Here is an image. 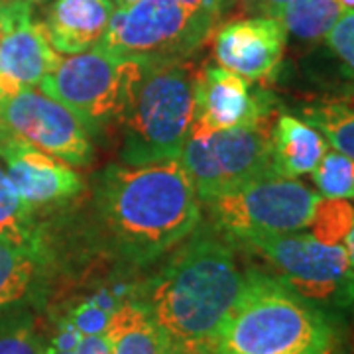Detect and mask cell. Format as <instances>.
Returning a JSON list of instances; mask_svg holds the SVG:
<instances>
[{
  "mask_svg": "<svg viewBox=\"0 0 354 354\" xmlns=\"http://www.w3.org/2000/svg\"><path fill=\"white\" fill-rule=\"evenodd\" d=\"M270 142L274 174L286 179L311 174L329 152V144L321 132L301 118L286 113L278 114Z\"/></svg>",
  "mask_w": 354,
  "mask_h": 354,
  "instance_id": "cell-17",
  "label": "cell"
},
{
  "mask_svg": "<svg viewBox=\"0 0 354 354\" xmlns=\"http://www.w3.org/2000/svg\"><path fill=\"white\" fill-rule=\"evenodd\" d=\"M111 354H177L146 307L132 295L114 309L106 327Z\"/></svg>",
  "mask_w": 354,
  "mask_h": 354,
  "instance_id": "cell-18",
  "label": "cell"
},
{
  "mask_svg": "<svg viewBox=\"0 0 354 354\" xmlns=\"http://www.w3.org/2000/svg\"><path fill=\"white\" fill-rule=\"evenodd\" d=\"M0 158L14 189L32 209L62 203L79 195L85 183L83 177L64 160L38 150L26 140L0 127Z\"/></svg>",
  "mask_w": 354,
  "mask_h": 354,
  "instance_id": "cell-13",
  "label": "cell"
},
{
  "mask_svg": "<svg viewBox=\"0 0 354 354\" xmlns=\"http://www.w3.org/2000/svg\"><path fill=\"white\" fill-rule=\"evenodd\" d=\"M325 39L344 69L354 77V10L342 14Z\"/></svg>",
  "mask_w": 354,
  "mask_h": 354,
  "instance_id": "cell-25",
  "label": "cell"
},
{
  "mask_svg": "<svg viewBox=\"0 0 354 354\" xmlns=\"http://www.w3.org/2000/svg\"><path fill=\"white\" fill-rule=\"evenodd\" d=\"M134 297L164 330L177 354H205L241 297L242 270L232 241L215 227L195 228Z\"/></svg>",
  "mask_w": 354,
  "mask_h": 354,
  "instance_id": "cell-1",
  "label": "cell"
},
{
  "mask_svg": "<svg viewBox=\"0 0 354 354\" xmlns=\"http://www.w3.org/2000/svg\"><path fill=\"white\" fill-rule=\"evenodd\" d=\"M113 2L116 8H128V6L136 4V2H140V0H113Z\"/></svg>",
  "mask_w": 354,
  "mask_h": 354,
  "instance_id": "cell-30",
  "label": "cell"
},
{
  "mask_svg": "<svg viewBox=\"0 0 354 354\" xmlns=\"http://www.w3.org/2000/svg\"><path fill=\"white\" fill-rule=\"evenodd\" d=\"M301 116L321 132L329 146L354 160V93L317 99L305 104Z\"/></svg>",
  "mask_w": 354,
  "mask_h": 354,
  "instance_id": "cell-19",
  "label": "cell"
},
{
  "mask_svg": "<svg viewBox=\"0 0 354 354\" xmlns=\"http://www.w3.org/2000/svg\"><path fill=\"white\" fill-rule=\"evenodd\" d=\"M244 2V10L252 12L256 16H270V18H278L279 12L283 10V6L290 0H242Z\"/></svg>",
  "mask_w": 354,
  "mask_h": 354,
  "instance_id": "cell-28",
  "label": "cell"
},
{
  "mask_svg": "<svg viewBox=\"0 0 354 354\" xmlns=\"http://www.w3.org/2000/svg\"><path fill=\"white\" fill-rule=\"evenodd\" d=\"M195 120L209 130L254 127L274 118V97L221 65L197 69Z\"/></svg>",
  "mask_w": 354,
  "mask_h": 354,
  "instance_id": "cell-11",
  "label": "cell"
},
{
  "mask_svg": "<svg viewBox=\"0 0 354 354\" xmlns=\"http://www.w3.org/2000/svg\"><path fill=\"white\" fill-rule=\"evenodd\" d=\"M342 14L344 10L339 0H290L279 12L278 20L291 36L315 41L329 34Z\"/></svg>",
  "mask_w": 354,
  "mask_h": 354,
  "instance_id": "cell-20",
  "label": "cell"
},
{
  "mask_svg": "<svg viewBox=\"0 0 354 354\" xmlns=\"http://www.w3.org/2000/svg\"><path fill=\"white\" fill-rule=\"evenodd\" d=\"M288 32L278 18L250 16L228 20L215 30V57L221 67L250 83H270L278 75Z\"/></svg>",
  "mask_w": 354,
  "mask_h": 354,
  "instance_id": "cell-12",
  "label": "cell"
},
{
  "mask_svg": "<svg viewBox=\"0 0 354 354\" xmlns=\"http://www.w3.org/2000/svg\"><path fill=\"white\" fill-rule=\"evenodd\" d=\"M225 8L223 0H140L114 10L97 48L146 65L189 59L215 34Z\"/></svg>",
  "mask_w": 354,
  "mask_h": 354,
  "instance_id": "cell-5",
  "label": "cell"
},
{
  "mask_svg": "<svg viewBox=\"0 0 354 354\" xmlns=\"http://www.w3.org/2000/svg\"><path fill=\"white\" fill-rule=\"evenodd\" d=\"M0 127L65 164L87 167L93 160L87 128L67 106L36 88L0 97Z\"/></svg>",
  "mask_w": 354,
  "mask_h": 354,
  "instance_id": "cell-10",
  "label": "cell"
},
{
  "mask_svg": "<svg viewBox=\"0 0 354 354\" xmlns=\"http://www.w3.org/2000/svg\"><path fill=\"white\" fill-rule=\"evenodd\" d=\"M354 221V211L346 203L329 199V201H321L317 209L315 221L311 227H315L313 234L319 241L330 242V244H339L341 236H346L348 228Z\"/></svg>",
  "mask_w": 354,
  "mask_h": 354,
  "instance_id": "cell-24",
  "label": "cell"
},
{
  "mask_svg": "<svg viewBox=\"0 0 354 354\" xmlns=\"http://www.w3.org/2000/svg\"><path fill=\"white\" fill-rule=\"evenodd\" d=\"M205 354H351V335L341 313L248 268L239 301Z\"/></svg>",
  "mask_w": 354,
  "mask_h": 354,
  "instance_id": "cell-3",
  "label": "cell"
},
{
  "mask_svg": "<svg viewBox=\"0 0 354 354\" xmlns=\"http://www.w3.org/2000/svg\"><path fill=\"white\" fill-rule=\"evenodd\" d=\"M95 205L114 252L140 268L174 252L203 221L199 195L179 160L104 167Z\"/></svg>",
  "mask_w": 354,
  "mask_h": 354,
  "instance_id": "cell-2",
  "label": "cell"
},
{
  "mask_svg": "<svg viewBox=\"0 0 354 354\" xmlns=\"http://www.w3.org/2000/svg\"><path fill=\"white\" fill-rule=\"evenodd\" d=\"M313 183L323 199H354V160L341 152H327L311 171Z\"/></svg>",
  "mask_w": 354,
  "mask_h": 354,
  "instance_id": "cell-23",
  "label": "cell"
},
{
  "mask_svg": "<svg viewBox=\"0 0 354 354\" xmlns=\"http://www.w3.org/2000/svg\"><path fill=\"white\" fill-rule=\"evenodd\" d=\"M114 10L113 0H53L39 22L57 53L75 55L101 44Z\"/></svg>",
  "mask_w": 354,
  "mask_h": 354,
  "instance_id": "cell-16",
  "label": "cell"
},
{
  "mask_svg": "<svg viewBox=\"0 0 354 354\" xmlns=\"http://www.w3.org/2000/svg\"><path fill=\"white\" fill-rule=\"evenodd\" d=\"M51 254L0 239V317L16 309L41 311L50 297Z\"/></svg>",
  "mask_w": 354,
  "mask_h": 354,
  "instance_id": "cell-15",
  "label": "cell"
},
{
  "mask_svg": "<svg viewBox=\"0 0 354 354\" xmlns=\"http://www.w3.org/2000/svg\"><path fill=\"white\" fill-rule=\"evenodd\" d=\"M28 12H34L32 0H0V38Z\"/></svg>",
  "mask_w": 354,
  "mask_h": 354,
  "instance_id": "cell-26",
  "label": "cell"
},
{
  "mask_svg": "<svg viewBox=\"0 0 354 354\" xmlns=\"http://www.w3.org/2000/svg\"><path fill=\"white\" fill-rule=\"evenodd\" d=\"M0 354H44L38 309H16L0 317Z\"/></svg>",
  "mask_w": 354,
  "mask_h": 354,
  "instance_id": "cell-22",
  "label": "cell"
},
{
  "mask_svg": "<svg viewBox=\"0 0 354 354\" xmlns=\"http://www.w3.org/2000/svg\"><path fill=\"white\" fill-rule=\"evenodd\" d=\"M32 2H34V4H36V2H44V0H32Z\"/></svg>",
  "mask_w": 354,
  "mask_h": 354,
  "instance_id": "cell-33",
  "label": "cell"
},
{
  "mask_svg": "<svg viewBox=\"0 0 354 354\" xmlns=\"http://www.w3.org/2000/svg\"><path fill=\"white\" fill-rule=\"evenodd\" d=\"M144 65L95 46L62 57L55 71L39 83V91L67 106L88 134H99L114 122L120 124Z\"/></svg>",
  "mask_w": 354,
  "mask_h": 354,
  "instance_id": "cell-7",
  "label": "cell"
},
{
  "mask_svg": "<svg viewBox=\"0 0 354 354\" xmlns=\"http://www.w3.org/2000/svg\"><path fill=\"white\" fill-rule=\"evenodd\" d=\"M339 4H341L344 12H348V10H354V0H339Z\"/></svg>",
  "mask_w": 354,
  "mask_h": 354,
  "instance_id": "cell-31",
  "label": "cell"
},
{
  "mask_svg": "<svg viewBox=\"0 0 354 354\" xmlns=\"http://www.w3.org/2000/svg\"><path fill=\"white\" fill-rule=\"evenodd\" d=\"M197 69L191 57L144 65L120 120L122 164L179 158L197 113Z\"/></svg>",
  "mask_w": 354,
  "mask_h": 354,
  "instance_id": "cell-4",
  "label": "cell"
},
{
  "mask_svg": "<svg viewBox=\"0 0 354 354\" xmlns=\"http://www.w3.org/2000/svg\"><path fill=\"white\" fill-rule=\"evenodd\" d=\"M46 354H111V346H109L106 333H102V335H83L73 348L62 351V353Z\"/></svg>",
  "mask_w": 354,
  "mask_h": 354,
  "instance_id": "cell-27",
  "label": "cell"
},
{
  "mask_svg": "<svg viewBox=\"0 0 354 354\" xmlns=\"http://www.w3.org/2000/svg\"><path fill=\"white\" fill-rule=\"evenodd\" d=\"M344 246H346V252H348V260H351V266H353L354 270V221L351 228H348V232H346V236H344Z\"/></svg>",
  "mask_w": 354,
  "mask_h": 354,
  "instance_id": "cell-29",
  "label": "cell"
},
{
  "mask_svg": "<svg viewBox=\"0 0 354 354\" xmlns=\"http://www.w3.org/2000/svg\"><path fill=\"white\" fill-rule=\"evenodd\" d=\"M232 244L258 254L276 278L309 304L344 313L354 307V270L344 244H330L307 232L258 234Z\"/></svg>",
  "mask_w": 354,
  "mask_h": 354,
  "instance_id": "cell-6",
  "label": "cell"
},
{
  "mask_svg": "<svg viewBox=\"0 0 354 354\" xmlns=\"http://www.w3.org/2000/svg\"><path fill=\"white\" fill-rule=\"evenodd\" d=\"M0 239L22 244L44 246V234L39 230L34 209L14 189L8 174L0 167Z\"/></svg>",
  "mask_w": 354,
  "mask_h": 354,
  "instance_id": "cell-21",
  "label": "cell"
},
{
  "mask_svg": "<svg viewBox=\"0 0 354 354\" xmlns=\"http://www.w3.org/2000/svg\"><path fill=\"white\" fill-rule=\"evenodd\" d=\"M223 2H225V4H230V2H232V0H223Z\"/></svg>",
  "mask_w": 354,
  "mask_h": 354,
  "instance_id": "cell-32",
  "label": "cell"
},
{
  "mask_svg": "<svg viewBox=\"0 0 354 354\" xmlns=\"http://www.w3.org/2000/svg\"><path fill=\"white\" fill-rule=\"evenodd\" d=\"M323 197L286 177H264L216 195L205 205L213 227L232 242L258 234H290L313 225Z\"/></svg>",
  "mask_w": 354,
  "mask_h": 354,
  "instance_id": "cell-9",
  "label": "cell"
},
{
  "mask_svg": "<svg viewBox=\"0 0 354 354\" xmlns=\"http://www.w3.org/2000/svg\"><path fill=\"white\" fill-rule=\"evenodd\" d=\"M59 62L62 53L51 46L44 24L32 12L24 14L0 38V97L39 87Z\"/></svg>",
  "mask_w": 354,
  "mask_h": 354,
  "instance_id": "cell-14",
  "label": "cell"
},
{
  "mask_svg": "<svg viewBox=\"0 0 354 354\" xmlns=\"http://www.w3.org/2000/svg\"><path fill=\"white\" fill-rule=\"evenodd\" d=\"M274 122L270 118L254 127L209 130L193 120L177 160L191 177L201 205L239 185L276 176L270 142Z\"/></svg>",
  "mask_w": 354,
  "mask_h": 354,
  "instance_id": "cell-8",
  "label": "cell"
}]
</instances>
